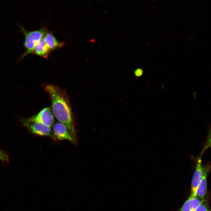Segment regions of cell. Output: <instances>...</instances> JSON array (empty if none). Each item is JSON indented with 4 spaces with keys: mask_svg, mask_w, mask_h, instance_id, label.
Returning a JSON list of instances; mask_svg holds the SVG:
<instances>
[{
    "mask_svg": "<svg viewBox=\"0 0 211 211\" xmlns=\"http://www.w3.org/2000/svg\"><path fill=\"white\" fill-rule=\"evenodd\" d=\"M44 89L49 95L54 115L59 122L67 127L76 142L72 114L67 95L60 88L55 85H46Z\"/></svg>",
    "mask_w": 211,
    "mask_h": 211,
    "instance_id": "1",
    "label": "cell"
},
{
    "mask_svg": "<svg viewBox=\"0 0 211 211\" xmlns=\"http://www.w3.org/2000/svg\"><path fill=\"white\" fill-rule=\"evenodd\" d=\"M21 31L24 35L25 41L23 46L25 50L20 58L21 60L27 55L33 53L34 47L38 41L48 32L47 28H42L38 30L29 31L20 24Z\"/></svg>",
    "mask_w": 211,
    "mask_h": 211,
    "instance_id": "2",
    "label": "cell"
},
{
    "mask_svg": "<svg viewBox=\"0 0 211 211\" xmlns=\"http://www.w3.org/2000/svg\"><path fill=\"white\" fill-rule=\"evenodd\" d=\"M22 122H39L51 127L54 122V115L50 108H46L37 114L23 120Z\"/></svg>",
    "mask_w": 211,
    "mask_h": 211,
    "instance_id": "3",
    "label": "cell"
},
{
    "mask_svg": "<svg viewBox=\"0 0 211 211\" xmlns=\"http://www.w3.org/2000/svg\"><path fill=\"white\" fill-rule=\"evenodd\" d=\"M23 124L33 134L54 138L53 130L50 127L37 122H23Z\"/></svg>",
    "mask_w": 211,
    "mask_h": 211,
    "instance_id": "4",
    "label": "cell"
},
{
    "mask_svg": "<svg viewBox=\"0 0 211 211\" xmlns=\"http://www.w3.org/2000/svg\"><path fill=\"white\" fill-rule=\"evenodd\" d=\"M53 131L54 138L58 140H66L75 144L76 142L74 139L69 130L64 125L57 122L53 125Z\"/></svg>",
    "mask_w": 211,
    "mask_h": 211,
    "instance_id": "5",
    "label": "cell"
},
{
    "mask_svg": "<svg viewBox=\"0 0 211 211\" xmlns=\"http://www.w3.org/2000/svg\"><path fill=\"white\" fill-rule=\"evenodd\" d=\"M211 167L209 165L203 167V175L195 193V197L205 199L207 190V177Z\"/></svg>",
    "mask_w": 211,
    "mask_h": 211,
    "instance_id": "6",
    "label": "cell"
},
{
    "mask_svg": "<svg viewBox=\"0 0 211 211\" xmlns=\"http://www.w3.org/2000/svg\"><path fill=\"white\" fill-rule=\"evenodd\" d=\"M201 162V158H200L198 160L193 177L190 196H195L197 190L202 177L203 166L202 165Z\"/></svg>",
    "mask_w": 211,
    "mask_h": 211,
    "instance_id": "7",
    "label": "cell"
},
{
    "mask_svg": "<svg viewBox=\"0 0 211 211\" xmlns=\"http://www.w3.org/2000/svg\"><path fill=\"white\" fill-rule=\"evenodd\" d=\"M51 52L47 45L44 35L35 45L32 53L47 59Z\"/></svg>",
    "mask_w": 211,
    "mask_h": 211,
    "instance_id": "8",
    "label": "cell"
},
{
    "mask_svg": "<svg viewBox=\"0 0 211 211\" xmlns=\"http://www.w3.org/2000/svg\"><path fill=\"white\" fill-rule=\"evenodd\" d=\"M206 201L195 196H190L179 211H194L201 203Z\"/></svg>",
    "mask_w": 211,
    "mask_h": 211,
    "instance_id": "9",
    "label": "cell"
},
{
    "mask_svg": "<svg viewBox=\"0 0 211 211\" xmlns=\"http://www.w3.org/2000/svg\"><path fill=\"white\" fill-rule=\"evenodd\" d=\"M44 37L47 45L51 51L65 45L64 43L58 41L52 33L47 32L44 35Z\"/></svg>",
    "mask_w": 211,
    "mask_h": 211,
    "instance_id": "10",
    "label": "cell"
},
{
    "mask_svg": "<svg viewBox=\"0 0 211 211\" xmlns=\"http://www.w3.org/2000/svg\"><path fill=\"white\" fill-rule=\"evenodd\" d=\"M194 211H211L208 203L206 201L200 204Z\"/></svg>",
    "mask_w": 211,
    "mask_h": 211,
    "instance_id": "11",
    "label": "cell"
},
{
    "mask_svg": "<svg viewBox=\"0 0 211 211\" xmlns=\"http://www.w3.org/2000/svg\"><path fill=\"white\" fill-rule=\"evenodd\" d=\"M0 159L5 162L8 161V157L7 154L1 150H0Z\"/></svg>",
    "mask_w": 211,
    "mask_h": 211,
    "instance_id": "12",
    "label": "cell"
},
{
    "mask_svg": "<svg viewBox=\"0 0 211 211\" xmlns=\"http://www.w3.org/2000/svg\"><path fill=\"white\" fill-rule=\"evenodd\" d=\"M211 147V132L209 136L208 140L204 147L202 153H203L207 148Z\"/></svg>",
    "mask_w": 211,
    "mask_h": 211,
    "instance_id": "13",
    "label": "cell"
},
{
    "mask_svg": "<svg viewBox=\"0 0 211 211\" xmlns=\"http://www.w3.org/2000/svg\"><path fill=\"white\" fill-rule=\"evenodd\" d=\"M143 70L140 68L137 69L134 71V74L137 77L141 76L143 74Z\"/></svg>",
    "mask_w": 211,
    "mask_h": 211,
    "instance_id": "14",
    "label": "cell"
}]
</instances>
